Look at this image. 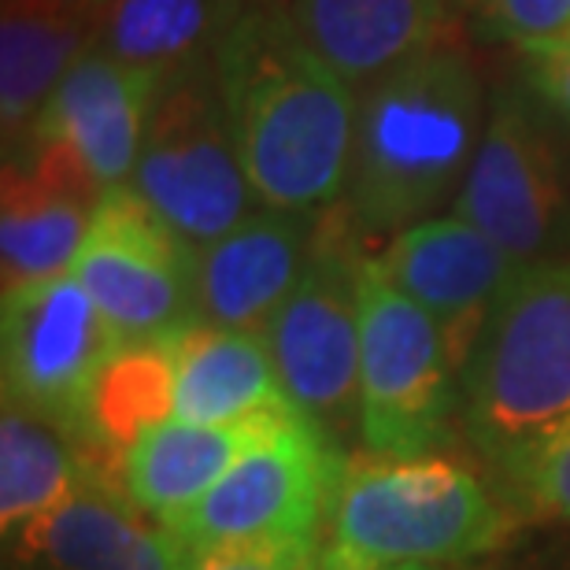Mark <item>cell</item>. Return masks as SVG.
<instances>
[{"mask_svg": "<svg viewBox=\"0 0 570 570\" xmlns=\"http://www.w3.org/2000/svg\"><path fill=\"white\" fill-rule=\"evenodd\" d=\"M482 78L452 33L360 86L345 212L371 234L433 219L482 141Z\"/></svg>", "mask_w": 570, "mask_h": 570, "instance_id": "cell-2", "label": "cell"}, {"mask_svg": "<svg viewBox=\"0 0 570 570\" xmlns=\"http://www.w3.org/2000/svg\"><path fill=\"white\" fill-rule=\"evenodd\" d=\"M82 485V466L67 449L63 430L16 404H4V419H0V522H4L8 538L60 508Z\"/></svg>", "mask_w": 570, "mask_h": 570, "instance_id": "cell-22", "label": "cell"}, {"mask_svg": "<svg viewBox=\"0 0 570 570\" xmlns=\"http://www.w3.org/2000/svg\"><path fill=\"white\" fill-rule=\"evenodd\" d=\"M348 212L326 208L307 267L264 330L282 390L323 433L360 426V278Z\"/></svg>", "mask_w": 570, "mask_h": 570, "instance_id": "cell-7", "label": "cell"}, {"mask_svg": "<svg viewBox=\"0 0 570 570\" xmlns=\"http://www.w3.org/2000/svg\"><path fill=\"white\" fill-rule=\"evenodd\" d=\"M315 541H242L189 552L186 570H315Z\"/></svg>", "mask_w": 570, "mask_h": 570, "instance_id": "cell-26", "label": "cell"}, {"mask_svg": "<svg viewBox=\"0 0 570 570\" xmlns=\"http://www.w3.org/2000/svg\"><path fill=\"white\" fill-rule=\"evenodd\" d=\"M105 186L71 148L30 138V156L4 167L0 264L4 293L71 275Z\"/></svg>", "mask_w": 570, "mask_h": 570, "instance_id": "cell-13", "label": "cell"}, {"mask_svg": "<svg viewBox=\"0 0 570 570\" xmlns=\"http://www.w3.org/2000/svg\"><path fill=\"white\" fill-rule=\"evenodd\" d=\"M248 0H105L97 45L159 86L208 67Z\"/></svg>", "mask_w": 570, "mask_h": 570, "instance_id": "cell-21", "label": "cell"}, {"mask_svg": "<svg viewBox=\"0 0 570 570\" xmlns=\"http://www.w3.org/2000/svg\"><path fill=\"white\" fill-rule=\"evenodd\" d=\"M197 253L130 186L100 197L71 275L127 345L164 341L197 323Z\"/></svg>", "mask_w": 570, "mask_h": 570, "instance_id": "cell-10", "label": "cell"}, {"mask_svg": "<svg viewBox=\"0 0 570 570\" xmlns=\"http://www.w3.org/2000/svg\"><path fill=\"white\" fill-rule=\"evenodd\" d=\"M175 401V360L170 341L127 345L111 360L97 385L94 430L105 444H116L119 455L141 438L148 426L167 423Z\"/></svg>", "mask_w": 570, "mask_h": 570, "instance_id": "cell-23", "label": "cell"}, {"mask_svg": "<svg viewBox=\"0 0 570 570\" xmlns=\"http://www.w3.org/2000/svg\"><path fill=\"white\" fill-rule=\"evenodd\" d=\"M452 215L478 226L519 267L541 264L567 219L560 156L519 97H500L485 119Z\"/></svg>", "mask_w": 570, "mask_h": 570, "instance_id": "cell-11", "label": "cell"}, {"mask_svg": "<svg viewBox=\"0 0 570 570\" xmlns=\"http://www.w3.org/2000/svg\"><path fill=\"white\" fill-rule=\"evenodd\" d=\"M504 474L533 511L570 522V423L511 463Z\"/></svg>", "mask_w": 570, "mask_h": 570, "instance_id": "cell-25", "label": "cell"}, {"mask_svg": "<svg viewBox=\"0 0 570 570\" xmlns=\"http://www.w3.org/2000/svg\"><path fill=\"white\" fill-rule=\"evenodd\" d=\"M22 556L49 570H186L189 549L116 489L86 482L19 533Z\"/></svg>", "mask_w": 570, "mask_h": 570, "instance_id": "cell-16", "label": "cell"}, {"mask_svg": "<svg viewBox=\"0 0 570 570\" xmlns=\"http://www.w3.org/2000/svg\"><path fill=\"white\" fill-rule=\"evenodd\" d=\"M315 570H444V567H426V563H360V560H341V556L323 552Z\"/></svg>", "mask_w": 570, "mask_h": 570, "instance_id": "cell-28", "label": "cell"}, {"mask_svg": "<svg viewBox=\"0 0 570 570\" xmlns=\"http://www.w3.org/2000/svg\"><path fill=\"white\" fill-rule=\"evenodd\" d=\"M318 215L256 208L242 226L197 253V323L264 334L312 256Z\"/></svg>", "mask_w": 570, "mask_h": 570, "instance_id": "cell-14", "label": "cell"}, {"mask_svg": "<svg viewBox=\"0 0 570 570\" xmlns=\"http://www.w3.org/2000/svg\"><path fill=\"white\" fill-rule=\"evenodd\" d=\"M341 471L326 433L296 415L164 527L189 552L242 541H315Z\"/></svg>", "mask_w": 570, "mask_h": 570, "instance_id": "cell-9", "label": "cell"}, {"mask_svg": "<svg viewBox=\"0 0 570 570\" xmlns=\"http://www.w3.org/2000/svg\"><path fill=\"white\" fill-rule=\"evenodd\" d=\"M460 0H289L296 27L323 60L363 86L444 33Z\"/></svg>", "mask_w": 570, "mask_h": 570, "instance_id": "cell-20", "label": "cell"}, {"mask_svg": "<svg viewBox=\"0 0 570 570\" xmlns=\"http://www.w3.org/2000/svg\"><path fill=\"white\" fill-rule=\"evenodd\" d=\"M504 515L452 460H356L330 500V556L360 563H460L493 549Z\"/></svg>", "mask_w": 570, "mask_h": 570, "instance_id": "cell-4", "label": "cell"}, {"mask_svg": "<svg viewBox=\"0 0 570 570\" xmlns=\"http://www.w3.org/2000/svg\"><path fill=\"white\" fill-rule=\"evenodd\" d=\"M455 367L438 323L367 256L360 278V438L379 460L430 455L452 433Z\"/></svg>", "mask_w": 570, "mask_h": 570, "instance_id": "cell-6", "label": "cell"}, {"mask_svg": "<svg viewBox=\"0 0 570 570\" xmlns=\"http://www.w3.org/2000/svg\"><path fill=\"white\" fill-rule=\"evenodd\" d=\"M519 52L538 97L570 119V38L519 45Z\"/></svg>", "mask_w": 570, "mask_h": 570, "instance_id": "cell-27", "label": "cell"}, {"mask_svg": "<svg viewBox=\"0 0 570 570\" xmlns=\"http://www.w3.org/2000/svg\"><path fill=\"white\" fill-rule=\"evenodd\" d=\"M105 0H0V119L22 134L100 38Z\"/></svg>", "mask_w": 570, "mask_h": 570, "instance_id": "cell-19", "label": "cell"}, {"mask_svg": "<svg viewBox=\"0 0 570 570\" xmlns=\"http://www.w3.org/2000/svg\"><path fill=\"white\" fill-rule=\"evenodd\" d=\"M215 82L264 208L326 212L345 197L360 89L315 52L289 4L248 0L215 52Z\"/></svg>", "mask_w": 570, "mask_h": 570, "instance_id": "cell-1", "label": "cell"}, {"mask_svg": "<svg viewBox=\"0 0 570 570\" xmlns=\"http://www.w3.org/2000/svg\"><path fill=\"white\" fill-rule=\"evenodd\" d=\"M156 94L153 75L94 45L22 134L71 148L105 189L130 186Z\"/></svg>", "mask_w": 570, "mask_h": 570, "instance_id": "cell-15", "label": "cell"}, {"mask_svg": "<svg viewBox=\"0 0 570 570\" xmlns=\"http://www.w3.org/2000/svg\"><path fill=\"white\" fill-rule=\"evenodd\" d=\"M570 423V264L522 267L463 367V426L500 471Z\"/></svg>", "mask_w": 570, "mask_h": 570, "instance_id": "cell-3", "label": "cell"}, {"mask_svg": "<svg viewBox=\"0 0 570 570\" xmlns=\"http://www.w3.org/2000/svg\"><path fill=\"white\" fill-rule=\"evenodd\" d=\"M4 404L60 426H94L97 385L127 348L75 275L4 293Z\"/></svg>", "mask_w": 570, "mask_h": 570, "instance_id": "cell-8", "label": "cell"}, {"mask_svg": "<svg viewBox=\"0 0 570 570\" xmlns=\"http://www.w3.org/2000/svg\"><path fill=\"white\" fill-rule=\"evenodd\" d=\"M130 189L193 253L264 208L226 119L215 60L159 86Z\"/></svg>", "mask_w": 570, "mask_h": 570, "instance_id": "cell-5", "label": "cell"}, {"mask_svg": "<svg viewBox=\"0 0 570 570\" xmlns=\"http://www.w3.org/2000/svg\"><path fill=\"white\" fill-rule=\"evenodd\" d=\"M379 267L438 323L455 374H463L519 264L460 215H433L382 248Z\"/></svg>", "mask_w": 570, "mask_h": 570, "instance_id": "cell-12", "label": "cell"}, {"mask_svg": "<svg viewBox=\"0 0 570 570\" xmlns=\"http://www.w3.org/2000/svg\"><path fill=\"white\" fill-rule=\"evenodd\" d=\"M170 341L175 401L170 419L200 426H230L264 415L296 412L282 390L264 334L193 323Z\"/></svg>", "mask_w": 570, "mask_h": 570, "instance_id": "cell-17", "label": "cell"}, {"mask_svg": "<svg viewBox=\"0 0 570 570\" xmlns=\"http://www.w3.org/2000/svg\"><path fill=\"white\" fill-rule=\"evenodd\" d=\"M301 412L264 415L230 426H200L167 419L148 426L127 452L119 455L122 493L138 504L145 515L159 522L178 519L189 511L248 449L271 438L282 423Z\"/></svg>", "mask_w": 570, "mask_h": 570, "instance_id": "cell-18", "label": "cell"}, {"mask_svg": "<svg viewBox=\"0 0 570 570\" xmlns=\"http://www.w3.org/2000/svg\"><path fill=\"white\" fill-rule=\"evenodd\" d=\"M489 41L533 45L570 38V0H460Z\"/></svg>", "mask_w": 570, "mask_h": 570, "instance_id": "cell-24", "label": "cell"}]
</instances>
